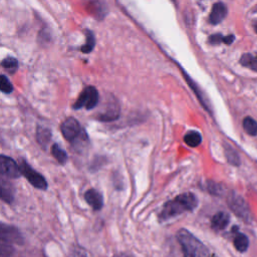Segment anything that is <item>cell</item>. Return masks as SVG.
<instances>
[{
  "label": "cell",
  "mask_w": 257,
  "mask_h": 257,
  "mask_svg": "<svg viewBox=\"0 0 257 257\" xmlns=\"http://www.w3.org/2000/svg\"><path fill=\"white\" fill-rule=\"evenodd\" d=\"M14 252V246L5 242H0V257H11Z\"/></svg>",
  "instance_id": "cell-22"
},
{
  "label": "cell",
  "mask_w": 257,
  "mask_h": 257,
  "mask_svg": "<svg viewBox=\"0 0 257 257\" xmlns=\"http://www.w3.org/2000/svg\"><path fill=\"white\" fill-rule=\"evenodd\" d=\"M0 242H5L11 245H21L23 243V237L17 228L2 223L0 226Z\"/></svg>",
  "instance_id": "cell-8"
},
{
  "label": "cell",
  "mask_w": 257,
  "mask_h": 257,
  "mask_svg": "<svg viewBox=\"0 0 257 257\" xmlns=\"http://www.w3.org/2000/svg\"><path fill=\"white\" fill-rule=\"evenodd\" d=\"M83 257H85V256H83Z\"/></svg>",
  "instance_id": "cell-29"
},
{
  "label": "cell",
  "mask_w": 257,
  "mask_h": 257,
  "mask_svg": "<svg viewBox=\"0 0 257 257\" xmlns=\"http://www.w3.org/2000/svg\"><path fill=\"white\" fill-rule=\"evenodd\" d=\"M234 35L230 34V35H227V36H224V40H223V43L225 44H231L233 41H234Z\"/></svg>",
  "instance_id": "cell-26"
},
{
  "label": "cell",
  "mask_w": 257,
  "mask_h": 257,
  "mask_svg": "<svg viewBox=\"0 0 257 257\" xmlns=\"http://www.w3.org/2000/svg\"><path fill=\"white\" fill-rule=\"evenodd\" d=\"M223 40H224V36L221 34H213L209 37V43L214 44V45L223 42Z\"/></svg>",
  "instance_id": "cell-25"
},
{
  "label": "cell",
  "mask_w": 257,
  "mask_h": 257,
  "mask_svg": "<svg viewBox=\"0 0 257 257\" xmlns=\"http://www.w3.org/2000/svg\"><path fill=\"white\" fill-rule=\"evenodd\" d=\"M125 257H130V256H125Z\"/></svg>",
  "instance_id": "cell-28"
},
{
  "label": "cell",
  "mask_w": 257,
  "mask_h": 257,
  "mask_svg": "<svg viewBox=\"0 0 257 257\" xmlns=\"http://www.w3.org/2000/svg\"><path fill=\"white\" fill-rule=\"evenodd\" d=\"M229 215L226 213V212H218L216 213L213 217H212V220H211V226L214 230H217V231H220V230H224L227 225L229 224Z\"/></svg>",
  "instance_id": "cell-12"
},
{
  "label": "cell",
  "mask_w": 257,
  "mask_h": 257,
  "mask_svg": "<svg viewBox=\"0 0 257 257\" xmlns=\"http://www.w3.org/2000/svg\"><path fill=\"white\" fill-rule=\"evenodd\" d=\"M22 175L26 178V180L36 189L39 190H46L47 189V182L42 175L36 172L33 168H31L24 160H22L19 164Z\"/></svg>",
  "instance_id": "cell-6"
},
{
  "label": "cell",
  "mask_w": 257,
  "mask_h": 257,
  "mask_svg": "<svg viewBox=\"0 0 257 257\" xmlns=\"http://www.w3.org/2000/svg\"><path fill=\"white\" fill-rule=\"evenodd\" d=\"M0 89L4 93H10L13 91V85L6 77V75L2 74L0 77Z\"/></svg>",
  "instance_id": "cell-23"
},
{
  "label": "cell",
  "mask_w": 257,
  "mask_h": 257,
  "mask_svg": "<svg viewBox=\"0 0 257 257\" xmlns=\"http://www.w3.org/2000/svg\"><path fill=\"white\" fill-rule=\"evenodd\" d=\"M50 151H51V155L56 159V161L60 165H64L66 163V161H67V154L57 144L52 145Z\"/></svg>",
  "instance_id": "cell-17"
},
{
  "label": "cell",
  "mask_w": 257,
  "mask_h": 257,
  "mask_svg": "<svg viewBox=\"0 0 257 257\" xmlns=\"http://www.w3.org/2000/svg\"><path fill=\"white\" fill-rule=\"evenodd\" d=\"M1 64H2V67H3L5 70L9 71L10 73H14V72L17 70V67H18V61H17V59L14 58V57H12V56H7V57H5V58L2 60Z\"/></svg>",
  "instance_id": "cell-19"
},
{
  "label": "cell",
  "mask_w": 257,
  "mask_h": 257,
  "mask_svg": "<svg viewBox=\"0 0 257 257\" xmlns=\"http://www.w3.org/2000/svg\"><path fill=\"white\" fill-rule=\"evenodd\" d=\"M99 94L95 87L86 86L79 94L77 99L74 101L72 107L74 109H79L85 107L86 109H92L98 103Z\"/></svg>",
  "instance_id": "cell-5"
},
{
  "label": "cell",
  "mask_w": 257,
  "mask_h": 257,
  "mask_svg": "<svg viewBox=\"0 0 257 257\" xmlns=\"http://www.w3.org/2000/svg\"><path fill=\"white\" fill-rule=\"evenodd\" d=\"M177 239L181 245L184 257H210V252L204 243L187 229H180L177 232Z\"/></svg>",
  "instance_id": "cell-3"
},
{
  "label": "cell",
  "mask_w": 257,
  "mask_h": 257,
  "mask_svg": "<svg viewBox=\"0 0 257 257\" xmlns=\"http://www.w3.org/2000/svg\"><path fill=\"white\" fill-rule=\"evenodd\" d=\"M0 172L3 177L13 179H17L22 175L20 166L13 159L5 155H1L0 157Z\"/></svg>",
  "instance_id": "cell-7"
},
{
  "label": "cell",
  "mask_w": 257,
  "mask_h": 257,
  "mask_svg": "<svg viewBox=\"0 0 257 257\" xmlns=\"http://www.w3.org/2000/svg\"><path fill=\"white\" fill-rule=\"evenodd\" d=\"M227 15V7L222 2H217L212 6L211 13L209 15V21L211 24H219Z\"/></svg>",
  "instance_id": "cell-9"
},
{
  "label": "cell",
  "mask_w": 257,
  "mask_h": 257,
  "mask_svg": "<svg viewBox=\"0 0 257 257\" xmlns=\"http://www.w3.org/2000/svg\"><path fill=\"white\" fill-rule=\"evenodd\" d=\"M208 191L213 194V195H221L223 192V188L221 185L213 183V182H209L208 184Z\"/></svg>",
  "instance_id": "cell-24"
},
{
  "label": "cell",
  "mask_w": 257,
  "mask_h": 257,
  "mask_svg": "<svg viewBox=\"0 0 257 257\" xmlns=\"http://www.w3.org/2000/svg\"><path fill=\"white\" fill-rule=\"evenodd\" d=\"M0 197L2 201L9 204L14 200V188L12 184L3 176L0 179Z\"/></svg>",
  "instance_id": "cell-11"
},
{
  "label": "cell",
  "mask_w": 257,
  "mask_h": 257,
  "mask_svg": "<svg viewBox=\"0 0 257 257\" xmlns=\"http://www.w3.org/2000/svg\"><path fill=\"white\" fill-rule=\"evenodd\" d=\"M243 128L249 136H257V121L253 117L246 116L243 119Z\"/></svg>",
  "instance_id": "cell-16"
},
{
  "label": "cell",
  "mask_w": 257,
  "mask_h": 257,
  "mask_svg": "<svg viewBox=\"0 0 257 257\" xmlns=\"http://www.w3.org/2000/svg\"><path fill=\"white\" fill-rule=\"evenodd\" d=\"M84 199L86 203L93 210H100L103 206V198L102 195L95 189H89L84 194Z\"/></svg>",
  "instance_id": "cell-10"
},
{
  "label": "cell",
  "mask_w": 257,
  "mask_h": 257,
  "mask_svg": "<svg viewBox=\"0 0 257 257\" xmlns=\"http://www.w3.org/2000/svg\"><path fill=\"white\" fill-rule=\"evenodd\" d=\"M227 203L231 211L246 223H251L253 216L247 202L236 192H230L227 196Z\"/></svg>",
  "instance_id": "cell-4"
},
{
  "label": "cell",
  "mask_w": 257,
  "mask_h": 257,
  "mask_svg": "<svg viewBox=\"0 0 257 257\" xmlns=\"http://www.w3.org/2000/svg\"><path fill=\"white\" fill-rule=\"evenodd\" d=\"M63 138L77 151H82L88 144V136L74 117H67L60 124Z\"/></svg>",
  "instance_id": "cell-2"
},
{
  "label": "cell",
  "mask_w": 257,
  "mask_h": 257,
  "mask_svg": "<svg viewBox=\"0 0 257 257\" xmlns=\"http://www.w3.org/2000/svg\"><path fill=\"white\" fill-rule=\"evenodd\" d=\"M225 155L228 160V162L234 166H239L240 165V159L238 154L235 152L234 149H232L230 146L226 145L225 146Z\"/></svg>",
  "instance_id": "cell-20"
},
{
  "label": "cell",
  "mask_w": 257,
  "mask_h": 257,
  "mask_svg": "<svg viewBox=\"0 0 257 257\" xmlns=\"http://www.w3.org/2000/svg\"><path fill=\"white\" fill-rule=\"evenodd\" d=\"M85 36H86V38H85L86 41H85V43L81 46V51H82L83 53H89V52L93 49V47H94V45H95V39H94L93 34H92L90 31H86Z\"/></svg>",
  "instance_id": "cell-21"
},
{
  "label": "cell",
  "mask_w": 257,
  "mask_h": 257,
  "mask_svg": "<svg viewBox=\"0 0 257 257\" xmlns=\"http://www.w3.org/2000/svg\"><path fill=\"white\" fill-rule=\"evenodd\" d=\"M240 63L247 68L257 71V56L256 55H253L250 53H245L241 56Z\"/></svg>",
  "instance_id": "cell-15"
},
{
  "label": "cell",
  "mask_w": 257,
  "mask_h": 257,
  "mask_svg": "<svg viewBox=\"0 0 257 257\" xmlns=\"http://www.w3.org/2000/svg\"><path fill=\"white\" fill-rule=\"evenodd\" d=\"M253 27H254V29H255V31H256V32H257V21H256V22H255V23H254V24H253Z\"/></svg>",
  "instance_id": "cell-27"
},
{
  "label": "cell",
  "mask_w": 257,
  "mask_h": 257,
  "mask_svg": "<svg viewBox=\"0 0 257 257\" xmlns=\"http://www.w3.org/2000/svg\"><path fill=\"white\" fill-rule=\"evenodd\" d=\"M184 142L189 147H198L202 142V136L197 131H190L184 136Z\"/></svg>",
  "instance_id": "cell-13"
},
{
  "label": "cell",
  "mask_w": 257,
  "mask_h": 257,
  "mask_svg": "<svg viewBox=\"0 0 257 257\" xmlns=\"http://www.w3.org/2000/svg\"><path fill=\"white\" fill-rule=\"evenodd\" d=\"M51 139V133L48 128L46 127H38L36 132V140L38 144L42 147H45L48 142Z\"/></svg>",
  "instance_id": "cell-18"
},
{
  "label": "cell",
  "mask_w": 257,
  "mask_h": 257,
  "mask_svg": "<svg viewBox=\"0 0 257 257\" xmlns=\"http://www.w3.org/2000/svg\"><path fill=\"white\" fill-rule=\"evenodd\" d=\"M197 205L198 199L194 194L190 192L180 194L179 196H177L173 200L168 201L164 205L159 215V219L162 222L170 220L185 212L193 211L197 207Z\"/></svg>",
  "instance_id": "cell-1"
},
{
  "label": "cell",
  "mask_w": 257,
  "mask_h": 257,
  "mask_svg": "<svg viewBox=\"0 0 257 257\" xmlns=\"http://www.w3.org/2000/svg\"><path fill=\"white\" fill-rule=\"evenodd\" d=\"M233 243H234L235 248L239 252H245L247 250L248 246H249V240H248L247 236L242 234V233H237L235 235Z\"/></svg>",
  "instance_id": "cell-14"
}]
</instances>
